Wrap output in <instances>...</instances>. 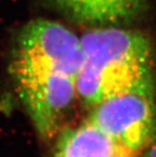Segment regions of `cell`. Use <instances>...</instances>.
Returning <instances> with one entry per match:
<instances>
[{
	"label": "cell",
	"instance_id": "4",
	"mask_svg": "<svg viewBox=\"0 0 156 157\" xmlns=\"http://www.w3.org/2000/svg\"><path fill=\"white\" fill-rule=\"evenodd\" d=\"M66 16L101 26H121L140 15L148 0H52Z\"/></svg>",
	"mask_w": 156,
	"mask_h": 157
},
{
	"label": "cell",
	"instance_id": "6",
	"mask_svg": "<svg viewBox=\"0 0 156 157\" xmlns=\"http://www.w3.org/2000/svg\"><path fill=\"white\" fill-rule=\"evenodd\" d=\"M137 157H156V141L145 151H143Z\"/></svg>",
	"mask_w": 156,
	"mask_h": 157
},
{
	"label": "cell",
	"instance_id": "1",
	"mask_svg": "<svg viewBox=\"0 0 156 157\" xmlns=\"http://www.w3.org/2000/svg\"><path fill=\"white\" fill-rule=\"evenodd\" d=\"M83 59L81 38L55 21L32 20L14 40L9 73L42 138L55 135L77 96L76 81Z\"/></svg>",
	"mask_w": 156,
	"mask_h": 157
},
{
	"label": "cell",
	"instance_id": "2",
	"mask_svg": "<svg viewBox=\"0 0 156 157\" xmlns=\"http://www.w3.org/2000/svg\"><path fill=\"white\" fill-rule=\"evenodd\" d=\"M81 38L84 59L76 94L91 108L155 78L150 39L122 26H101Z\"/></svg>",
	"mask_w": 156,
	"mask_h": 157
},
{
	"label": "cell",
	"instance_id": "3",
	"mask_svg": "<svg viewBox=\"0 0 156 157\" xmlns=\"http://www.w3.org/2000/svg\"><path fill=\"white\" fill-rule=\"evenodd\" d=\"M86 121L120 145L141 153L156 141L155 78L96 105Z\"/></svg>",
	"mask_w": 156,
	"mask_h": 157
},
{
	"label": "cell",
	"instance_id": "5",
	"mask_svg": "<svg viewBox=\"0 0 156 157\" xmlns=\"http://www.w3.org/2000/svg\"><path fill=\"white\" fill-rule=\"evenodd\" d=\"M96 126L85 121L80 125L61 131L52 157H137Z\"/></svg>",
	"mask_w": 156,
	"mask_h": 157
}]
</instances>
